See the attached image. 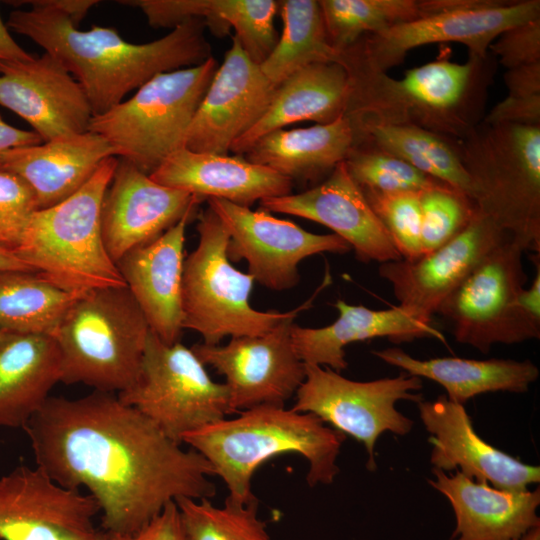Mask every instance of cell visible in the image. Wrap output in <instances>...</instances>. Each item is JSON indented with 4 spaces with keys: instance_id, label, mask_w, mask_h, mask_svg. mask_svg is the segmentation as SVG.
Masks as SVG:
<instances>
[{
    "instance_id": "cell-4",
    "label": "cell",
    "mask_w": 540,
    "mask_h": 540,
    "mask_svg": "<svg viewBox=\"0 0 540 540\" xmlns=\"http://www.w3.org/2000/svg\"><path fill=\"white\" fill-rule=\"evenodd\" d=\"M233 419H221L182 438L211 465L214 475L225 482L227 499L238 503L257 500L251 479L269 459L297 453L309 464L307 482L330 484L339 472L336 464L345 439L311 413L295 412L284 406L260 405L239 412Z\"/></svg>"
},
{
    "instance_id": "cell-36",
    "label": "cell",
    "mask_w": 540,
    "mask_h": 540,
    "mask_svg": "<svg viewBox=\"0 0 540 540\" xmlns=\"http://www.w3.org/2000/svg\"><path fill=\"white\" fill-rule=\"evenodd\" d=\"M278 9L274 0H206L205 24L218 37L233 28L247 56L261 65L278 41L274 27Z\"/></svg>"
},
{
    "instance_id": "cell-2",
    "label": "cell",
    "mask_w": 540,
    "mask_h": 540,
    "mask_svg": "<svg viewBox=\"0 0 540 540\" xmlns=\"http://www.w3.org/2000/svg\"><path fill=\"white\" fill-rule=\"evenodd\" d=\"M6 25L55 57L83 89L93 116L100 115L157 74L199 65L211 48L202 19L187 21L160 39L136 44L116 29L81 31L59 11L30 7L9 14Z\"/></svg>"
},
{
    "instance_id": "cell-34",
    "label": "cell",
    "mask_w": 540,
    "mask_h": 540,
    "mask_svg": "<svg viewBox=\"0 0 540 540\" xmlns=\"http://www.w3.org/2000/svg\"><path fill=\"white\" fill-rule=\"evenodd\" d=\"M80 295L64 291L38 272H0V331L52 336Z\"/></svg>"
},
{
    "instance_id": "cell-33",
    "label": "cell",
    "mask_w": 540,
    "mask_h": 540,
    "mask_svg": "<svg viewBox=\"0 0 540 540\" xmlns=\"http://www.w3.org/2000/svg\"><path fill=\"white\" fill-rule=\"evenodd\" d=\"M283 30L261 64L267 79L278 86L296 71L316 63H341L342 53L329 43L319 1H278Z\"/></svg>"
},
{
    "instance_id": "cell-9",
    "label": "cell",
    "mask_w": 540,
    "mask_h": 540,
    "mask_svg": "<svg viewBox=\"0 0 540 540\" xmlns=\"http://www.w3.org/2000/svg\"><path fill=\"white\" fill-rule=\"evenodd\" d=\"M217 68L210 57L196 66L157 74L128 100L93 116L89 131L102 135L117 156L150 175L185 148L189 126Z\"/></svg>"
},
{
    "instance_id": "cell-42",
    "label": "cell",
    "mask_w": 540,
    "mask_h": 540,
    "mask_svg": "<svg viewBox=\"0 0 540 540\" xmlns=\"http://www.w3.org/2000/svg\"><path fill=\"white\" fill-rule=\"evenodd\" d=\"M36 210L31 188L18 176L0 170V248L15 250Z\"/></svg>"
},
{
    "instance_id": "cell-13",
    "label": "cell",
    "mask_w": 540,
    "mask_h": 540,
    "mask_svg": "<svg viewBox=\"0 0 540 540\" xmlns=\"http://www.w3.org/2000/svg\"><path fill=\"white\" fill-rule=\"evenodd\" d=\"M419 377L402 373L373 381L347 379L328 367L305 364V379L296 391L295 412L311 413L342 434L364 444L370 470L376 468L375 444L386 431L405 435L413 421L395 405L400 400L419 403Z\"/></svg>"
},
{
    "instance_id": "cell-20",
    "label": "cell",
    "mask_w": 540,
    "mask_h": 540,
    "mask_svg": "<svg viewBox=\"0 0 540 540\" xmlns=\"http://www.w3.org/2000/svg\"><path fill=\"white\" fill-rule=\"evenodd\" d=\"M0 105L28 122L43 142L89 131L93 117L79 83L46 52L0 65Z\"/></svg>"
},
{
    "instance_id": "cell-1",
    "label": "cell",
    "mask_w": 540,
    "mask_h": 540,
    "mask_svg": "<svg viewBox=\"0 0 540 540\" xmlns=\"http://www.w3.org/2000/svg\"><path fill=\"white\" fill-rule=\"evenodd\" d=\"M23 429L38 467L97 501L105 532L135 533L177 498L215 495L209 462L115 393L49 397Z\"/></svg>"
},
{
    "instance_id": "cell-40",
    "label": "cell",
    "mask_w": 540,
    "mask_h": 540,
    "mask_svg": "<svg viewBox=\"0 0 540 540\" xmlns=\"http://www.w3.org/2000/svg\"><path fill=\"white\" fill-rule=\"evenodd\" d=\"M362 191L401 258L407 261L419 259L423 255L421 193Z\"/></svg>"
},
{
    "instance_id": "cell-26",
    "label": "cell",
    "mask_w": 540,
    "mask_h": 540,
    "mask_svg": "<svg viewBox=\"0 0 540 540\" xmlns=\"http://www.w3.org/2000/svg\"><path fill=\"white\" fill-rule=\"evenodd\" d=\"M432 471L434 480L428 482L450 501L455 513L453 539L521 540L539 527V488L503 490L468 478L458 469L453 475L437 468Z\"/></svg>"
},
{
    "instance_id": "cell-30",
    "label": "cell",
    "mask_w": 540,
    "mask_h": 540,
    "mask_svg": "<svg viewBox=\"0 0 540 540\" xmlns=\"http://www.w3.org/2000/svg\"><path fill=\"white\" fill-rule=\"evenodd\" d=\"M354 141V127L344 115L328 124L273 131L257 140L243 156L292 182H314L325 179L345 161Z\"/></svg>"
},
{
    "instance_id": "cell-45",
    "label": "cell",
    "mask_w": 540,
    "mask_h": 540,
    "mask_svg": "<svg viewBox=\"0 0 540 540\" xmlns=\"http://www.w3.org/2000/svg\"><path fill=\"white\" fill-rule=\"evenodd\" d=\"M12 5L27 4L30 7H40L61 12L67 16L71 22L78 26L88 11L99 3L98 0H29V1H9Z\"/></svg>"
},
{
    "instance_id": "cell-27",
    "label": "cell",
    "mask_w": 540,
    "mask_h": 540,
    "mask_svg": "<svg viewBox=\"0 0 540 540\" xmlns=\"http://www.w3.org/2000/svg\"><path fill=\"white\" fill-rule=\"evenodd\" d=\"M338 318L321 328L293 324L291 338L296 354L304 364L326 366L336 372L347 368L344 348L351 343L377 337L394 342L430 337L446 343L443 334L432 323L413 317L400 306L373 310L337 300Z\"/></svg>"
},
{
    "instance_id": "cell-25",
    "label": "cell",
    "mask_w": 540,
    "mask_h": 540,
    "mask_svg": "<svg viewBox=\"0 0 540 540\" xmlns=\"http://www.w3.org/2000/svg\"><path fill=\"white\" fill-rule=\"evenodd\" d=\"M116 150L102 135L87 131L4 153L0 170L21 178L37 208L52 207L76 193Z\"/></svg>"
},
{
    "instance_id": "cell-6",
    "label": "cell",
    "mask_w": 540,
    "mask_h": 540,
    "mask_svg": "<svg viewBox=\"0 0 540 540\" xmlns=\"http://www.w3.org/2000/svg\"><path fill=\"white\" fill-rule=\"evenodd\" d=\"M149 332L127 286L80 295L52 335L61 355L60 382L117 394L127 390L140 376Z\"/></svg>"
},
{
    "instance_id": "cell-16",
    "label": "cell",
    "mask_w": 540,
    "mask_h": 540,
    "mask_svg": "<svg viewBox=\"0 0 540 540\" xmlns=\"http://www.w3.org/2000/svg\"><path fill=\"white\" fill-rule=\"evenodd\" d=\"M99 512L90 494L57 484L38 466L0 478L1 540H106L94 523Z\"/></svg>"
},
{
    "instance_id": "cell-38",
    "label": "cell",
    "mask_w": 540,
    "mask_h": 540,
    "mask_svg": "<svg viewBox=\"0 0 540 540\" xmlns=\"http://www.w3.org/2000/svg\"><path fill=\"white\" fill-rule=\"evenodd\" d=\"M344 162L362 190L422 193L435 188H451L401 158L366 142H354Z\"/></svg>"
},
{
    "instance_id": "cell-7",
    "label": "cell",
    "mask_w": 540,
    "mask_h": 540,
    "mask_svg": "<svg viewBox=\"0 0 540 540\" xmlns=\"http://www.w3.org/2000/svg\"><path fill=\"white\" fill-rule=\"evenodd\" d=\"M458 145L477 209L540 253V126L481 121Z\"/></svg>"
},
{
    "instance_id": "cell-41",
    "label": "cell",
    "mask_w": 540,
    "mask_h": 540,
    "mask_svg": "<svg viewBox=\"0 0 540 540\" xmlns=\"http://www.w3.org/2000/svg\"><path fill=\"white\" fill-rule=\"evenodd\" d=\"M504 81L507 97L482 121L540 126V62L507 69Z\"/></svg>"
},
{
    "instance_id": "cell-29",
    "label": "cell",
    "mask_w": 540,
    "mask_h": 540,
    "mask_svg": "<svg viewBox=\"0 0 540 540\" xmlns=\"http://www.w3.org/2000/svg\"><path fill=\"white\" fill-rule=\"evenodd\" d=\"M61 381V355L53 336L2 331L0 426L23 428Z\"/></svg>"
},
{
    "instance_id": "cell-12",
    "label": "cell",
    "mask_w": 540,
    "mask_h": 540,
    "mask_svg": "<svg viewBox=\"0 0 540 540\" xmlns=\"http://www.w3.org/2000/svg\"><path fill=\"white\" fill-rule=\"evenodd\" d=\"M524 252L519 244L504 240L443 301L437 313L452 324L457 342L486 354L497 343L540 337V323L516 304L527 281Z\"/></svg>"
},
{
    "instance_id": "cell-43",
    "label": "cell",
    "mask_w": 540,
    "mask_h": 540,
    "mask_svg": "<svg viewBox=\"0 0 540 540\" xmlns=\"http://www.w3.org/2000/svg\"><path fill=\"white\" fill-rule=\"evenodd\" d=\"M489 53L507 69L540 62V18L502 32Z\"/></svg>"
},
{
    "instance_id": "cell-51",
    "label": "cell",
    "mask_w": 540,
    "mask_h": 540,
    "mask_svg": "<svg viewBox=\"0 0 540 540\" xmlns=\"http://www.w3.org/2000/svg\"><path fill=\"white\" fill-rule=\"evenodd\" d=\"M2 331H0V335H1Z\"/></svg>"
},
{
    "instance_id": "cell-37",
    "label": "cell",
    "mask_w": 540,
    "mask_h": 540,
    "mask_svg": "<svg viewBox=\"0 0 540 540\" xmlns=\"http://www.w3.org/2000/svg\"><path fill=\"white\" fill-rule=\"evenodd\" d=\"M187 540H272L258 517V500L238 503L226 498L223 507L208 498L175 500Z\"/></svg>"
},
{
    "instance_id": "cell-11",
    "label": "cell",
    "mask_w": 540,
    "mask_h": 540,
    "mask_svg": "<svg viewBox=\"0 0 540 540\" xmlns=\"http://www.w3.org/2000/svg\"><path fill=\"white\" fill-rule=\"evenodd\" d=\"M182 444L187 433L232 414L225 383L214 382L191 348L149 332L137 382L117 394Z\"/></svg>"
},
{
    "instance_id": "cell-39",
    "label": "cell",
    "mask_w": 540,
    "mask_h": 540,
    "mask_svg": "<svg viewBox=\"0 0 540 540\" xmlns=\"http://www.w3.org/2000/svg\"><path fill=\"white\" fill-rule=\"evenodd\" d=\"M420 202L423 255L436 250L459 234L477 211L471 198L452 188L424 191L420 194Z\"/></svg>"
},
{
    "instance_id": "cell-32",
    "label": "cell",
    "mask_w": 540,
    "mask_h": 540,
    "mask_svg": "<svg viewBox=\"0 0 540 540\" xmlns=\"http://www.w3.org/2000/svg\"><path fill=\"white\" fill-rule=\"evenodd\" d=\"M351 123L354 142L375 145L473 200L472 183L461 159L458 140L410 125Z\"/></svg>"
},
{
    "instance_id": "cell-50",
    "label": "cell",
    "mask_w": 540,
    "mask_h": 540,
    "mask_svg": "<svg viewBox=\"0 0 540 540\" xmlns=\"http://www.w3.org/2000/svg\"><path fill=\"white\" fill-rule=\"evenodd\" d=\"M521 540H540V528L535 527L531 530H529L522 538Z\"/></svg>"
},
{
    "instance_id": "cell-24",
    "label": "cell",
    "mask_w": 540,
    "mask_h": 540,
    "mask_svg": "<svg viewBox=\"0 0 540 540\" xmlns=\"http://www.w3.org/2000/svg\"><path fill=\"white\" fill-rule=\"evenodd\" d=\"M155 182L195 194L250 207L256 201L291 194L293 182L243 155H216L182 148L149 175Z\"/></svg>"
},
{
    "instance_id": "cell-47",
    "label": "cell",
    "mask_w": 540,
    "mask_h": 540,
    "mask_svg": "<svg viewBox=\"0 0 540 540\" xmlns=\"http://www.w3.org/2000/svg\"><path fill=\"white\" fill-rule=\"evenodd\" d=\"M533 262L537 265L536 275L528 288H523L518 297L516 304L520 310L531 320L540 323V259L539 253H535L532 257Z\"/></svg>"
},
{
    "instance_id": "cell-10",
    "label": "cell",
    "mask_w": 540,
    "mask_h": 540,
    "mask_svg": "<svg viewBox=\"0 0 540 540\" xmlns=\"http://www.w3.org/2000/svg\"><path fill=\"white\" fill-rule=\"evenodd\" d=\"M428 14L362 37L342 52L345 67L387 73L417 47L457 42L486 58L505 30L540 18L539 0H427Z\"/></svg>"
},
{
    "instance_id": "cell-48",
    "label": "cell",
    "mask_w": 540,
    "mask_h": 540,
    "mask_svg": "<svg viewBox=\"0 0 540 540\" xmlns=\"http://www.w3.org/2000/svg\"><path fill=\"white\" fill-rule=\"evenodd\" d=\"M34 58L12 37L7 25L0 16V65L9 62H24Z\"/></svg>"
},
{
    "instance_id": "cell-28",
    "label": "cell",
    "mask_w": 540,
    "mask_h": 540,
    "mask_svg": "<svg viewBox=\"0 0 540 540\" xmlns=\"http://www.w3.org/2000/svg\"><path fill=\"white\" fill-rule=\"evenodd\" d=\"M350 90L349 72L341 63H316L296 71L277 86L264 114L230 151L243 155L264 135L296 122L335 121L346 113Z\"/></svg>"
},
{
    "instance_id": "cell-35",
    "label": "cell",
    "mask_w": 540,
    "mask_h": 540,
    "mask_svg": "<svg viewBox=\"0 0 540 540\" xmlns=\"http://www.w3.org/2000/svg\"><path fill=\"white\" fill-rule=\"evenodd\" d=\"M327 37L342 53L362 37L427 15L426 0H320Z\"/></svg>"
},
{
    "instance_id": "cell-46",
    "label": "cell",
    "mask_w": 540,
    "mask_h": 540,
    "mask_svg": "<svg viewBox=\"0 0 540 540\" xmlns=\"http://www.w3.org/2000/svg\"><path fill=\"white\" fill-rule=\"evenodd\" d=\"M41 137L33 130H23L7 123L0 114V163L5 152L19 147L41 144Z\"/></svg>"
},
{
    "instance_id": "cell-31",
    "label": "cell",
    "mask_w": 540,
    "mask_h": 540,
    "mask_svg": "<svg viewBox=\"0 0 540 540\" xmlns=\"http://www.w3.org/2000/svg\"><path fill=\"white\" fill-rule=\"evenodd\" d=\"M372 353L409 375L424 377L440 384L446 390L449 400L462 405L483 393L526 392L539 377L538 367L530 360H475L458 357L420 360L400 348L374 350Z\"/></svg>"
},
{
    "instance_id": "cell-18",
    "label": "cell",
    "mask_w": 540,
    "mask_h": 540,
    "mask_svg": "<svg viewBox=\"0 0 540 540\" xmlns=\"http://www.w3.org/2000/svg\"><path fill=\"white\" fill-rule=\"evenodd\" d=\"M276 88L233 36L189 126L185 148L228 155L232 144L264 114Z\"/></svg>"
},
{
    "instance_id": "cell-5",
    "label": "cell",
    "mask_w": 540,
    "mask_h": 540,
    "mask_svg": "<svg viewBox=\"0 0 540 540\" xmlns=\"http://www.w3.org/2000/svg\"><path fill=\"white\" fill-rule=\"evenodd\" d=\"M118 159H105L76 193L30 217L14 253L45 279L73 294L126 283L102 236L101 207Z\"/></svg>"
},
{
    "instance_id": "cell-19",
    "label": "cell",
    "mask_w": 540,
    "mask_h": 540,
    "mask_svg": "<svg viewBox=\"0 0 540 540\" xmlns=\"http://www.w3.org/2000/svg\"><path fill=\"white\" fill-rule=\"evenodd\" d=\"M200 196L155 182L126 159L118 160L101 207L103 241L115 264L129 251L158 238L185 216Z\"/></svg>"
},
{
    "instance_id": "cell-44",
    "label": "cell",
    "mask_w": 540,
    "mask_h": 540,
    "mask_svg": "<svg viewBox=\"0 0 540 540\" xmlns=\"http://www.w3.org/2000/svg\"><path fill=\"white\" fill-rule=\"evenodd\" d=\"M106 540H187V536L179 508L175 501H171L137 532L132 534L106 532Z\"/></svg>"
},
{
    "instance_id": "cell-15",
    "label": "cell",
    "mask_w": 540,
    "mask_h": 540,
    "mask_svg": "<svg viewBox=\"0 0 540 540\" xmlns=\"http://www.w3.org/2000/svg\"><path fill=\"white\" fill-rule=\"evenodd\" d=\"M290 316L259 336L231 338L226 345L197 343L192 351L226 379L232 413L260 405L284 406L305 379L294 349Z\"/></svg>"
},
{
    "instance_id": "cell-22",
    "label": "cell",
    "mask_w": 540,
    "mask_h": 540,
    "mask_svg": "<svg viewBox=\"0 0 540 540\" xmlns=\"http://www.w3.org/2000/svg\"><path fill=\"white\" fill-rule=\"evenodd\" d=\"M420 418L431 434V463L442 471L458 469L478 482L503 490H526L539 483V466L510 456L485 442L475 432L464 406L445 395L418 403Z\"/></svg>"
},
{
    "instance_id": "cell-17",
    "label": "cell",
    "mask_w": 540,
    "mask_h": 540,
    "mask_svg": "<svg viewBox=\"0 0 540 540\" xmlns=\"http://www.w3.org/2000/svg\"><path fill=\"white\" fill-rule=\"evenodd\" d=\"M506 239L510 238L477 209L470 223L441 247L414 261L381 263L378 272L390 283L398 306L418 320L432 323L443 301Z\"/></svg>"
},
{
    "instance_id": "cell-3",
    "label": "cell",
    "mask_w": 540,
    "mask_h": 540,
    "mask_svg": "<svg viewBox=\"0 0 540 540\" xmlns=\"http://www.w3.org/2000/svg\"><path fill=\"white\" fill-rule=\"evenodd\" d=\"M493 60L491 54H469L465 63L438 58L400 79L346 67L351 90L345 115L356 123L410 125L464 139L483 120Z\"/></svg>"
},
{
    "instance_id": "cell-21",
    "label": "cell",
    "mask_w": 540,
    "mask_h": 540,
    "mask_svg": "<svg viewBox=\"0 0 540 540\" xmlns=\"http://www.w3.org/2000/svg\"><path fill=\"white\" fill-rule=\"evenodd\" d=\"M260 209L325 225L350 245L359 261L385 263L402 259L345 162L315 187L264 199Z\"/></svg>"
},
{
    "instance_id": "cell-23",
    "label": "cell",
    "mask_w": 540,
    "mask_h": 540,
    "mask_svg": "<svg viewBox=\"0 0 540 540\" xmlns=\"http://www.w3.org/2000/svg\"><path fill=\"white\" fill-rule=\"evenodd\" d=\"M191 218L185 216L116 263L150 330L168 345L179 342L183 330L184 243Z\"/></svg>"
},
{
    "instance_id": "cell-14",
    "label": "cell",
    "mask_w": 540,
    "mask_h": 540,
    "mask_svg": "<svg viewBox=\"0 0 540 540\" xmlns=\"http://www.w3.org/2000/svg\"><path fill=\"white\" fill-rule=\"evenodd\" d=\"M207 202L228 232L230 262L245 259L248 273L269 289L280 291L296 286L300 280L298 264L309 256L323 252L345 254L351 250L336 234L308 232L262 209L254 211L216 198Z\"/></svg>"
},
{
    "instance_id": "cell-49",
    "label": "cell",
    "mask_w": 540,
    "mask_h": 540,
    "mask_svg": "<svg viewBox=\"0 0 540 540\" xmlns=\"http://www.w3.org/2000/svg\"><path fill=\"white\" fill-rule=\"evenodd\" d=\"M6 271L36 272L24 263L14 251L0 248V272Z\"/></svg>"
},
{
    "instance_id": "cell-8",
    "label": "cell",
    "mask_w": 540,
    "mask_h": 540,
    "mask_svg": "<svg viewBox=\"0 0 540 540\" xmlns=\"http://www.w3.org/2000/svg\"><path fill=\"white\" fill-rule=\"evenodd\" d=\"M199 242L185 259L182 276L183 329L198 332L203 343L218 345L227 336H259L290 316L309 309L331 282L329 270L314 294L297 308L259 311L249 303L255 281L232 266L227 256L228 232L208 206L198 215Z\"/></svg>"
}]
</instances>
